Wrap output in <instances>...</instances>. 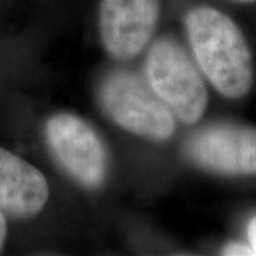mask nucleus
<instances>
[{
    "mask_svg": "<svg viewBox=\"0 0 256 256\" xmlns=\"http://www.w3.org/2000/svg\"><path fill=\"white\" fill-rule=\"evenodd\" d=\"M185 32L194 57L216 92L239 100L254 84V63L239 26L210 6H196L185 14Z\"/></svg>",
    "mask_w": 256,
    "mask_h": 256,
    "instance_id": "1",
    "label": "nucleus"
},
{
    "mask_svg": "<svg viewBox=\"0 0 256 256\" xmlns=\"http://www.w3.org/2000/svg\"><path fill=\"white\" fill-rule=\"evenodd\" d=\"M98 102L107 117L138 137L164 142L174 136L175 117L136 74L112 72L100 84Z\"/></svg>",
    "mask_w": 256,
    "mask_h": 256,
    "instance_id": "2",
    "label": "nucleus"
},
{
    "mask_svg": "<svg viewBox=\"0 0 256 256\" xmlns=\"http://www.w3.org/2000/svg\"><path fill=\"white\" fill-rule=\"evenodd\" d=\"M148 86L160 100L185 124H196L208 106L202 76L172 40L160 38L150 47L146 60Z\"/></svg>",
    "mask_w": 256,
    "mask_h": 256,
    "instance_id": "3",
    "label": "nucleus"
},
{
    "mask_svg": "<svg viewBox=\"0 0 256 256\" xmlns=\"http://www.w3.org/2000/svg\"><path fill=\"white\" fill-rule=\"evenodd\" d=\"M46 141L56 161L84 188L94 190L107 176V151L96 130L74 114L58 112L46 124Z\"/></svg>",
    "mask_w": 256,
    "mask_h": 256,
    "instance_id": "4",
    "label": "nucleus"
},
{
    "mask_svg": "<svg viewBox=\"0 0 256 256\" xmlns=\"http://www.w3.org/2000/svg\"><path fill=\"white\" fill-rule=\"evenodd\" d=\"M185 152L194 164L222 175H256V128L212 124L192 136Z\"/></svg>",
    "mask_w": 256,
    "mask_h": 256,
    "instance_id": "5",
    "label": "nucleus"
},
{
    "mask_svg": "<svg viewBox=\"0 0 256 256\" xmlns=\"http://www.w3.org/2000/svg\"><path fill=\"white\" fill-rule=\"evenodd\" d=\"M161 13V0H100L98 32L106 52L130 60L148 44Z\"/></svg>",
    "mask_w": 256,
    "mask_h": 256,
    "instance_id": "6",
    "label": "nucleus"
},
{
    "mask_svg": "<svg viewBox=\"0 0 256 256\" xmlns=\"http://www.w3.org/2000/svg\"><path fill=\"white\" fill-rule=\"evenodd\" d=\"M46 176L22 156L0 146V210L13 218H32L48 200Z\"/></svg>",
    "mask_w": 256,
    "mask_h": 256,
    "instance_id": "7",
    "label": "nucleus"
},
{
    "mask_svg": "<svg viewBox=\"0 0 256 256\" xmlns=\"http://www.w3.org/2000/svg\"><path fill=\"white\" fill-rule=\"evenodd\" d=\"M222 255H256L255 250L252 249L250 245H245V244H239V242H230L226 246L222 249Z\"/></svg>",
    "mask_w": 256,
    "mask_h": 256,
    "instance_id": "8",
    "label": "nucleus"
},
{
    "mask_svg": "<svg viewBox=\"0 0 256 256\" xmlns=\"http://www.w3.org/2000/svg\"><path fill=\"white\" fill-rule=\"evenodd\" d=\"M248 239H249V245L256 254V216L254 220H250L248 225Z\"/></svg>",
    "mask_w": 256,
    "mask_h": 256,
    "instance_id": "9",
    "label": "nucleus"
},
{
    "mask_svg": "<svg viewBox=\"0 0 256 256\" xmlns=\"http://www.w3.org/2000/svg\"><path fill=\"white\" fill-rule=\"evenodd\" d=\"M6 238H8V222H6L4 214L0 210V250L6 242Z\"/></svg>",
    "mask_w": 256,
    "mask_h": 256,
    "instance_id": "10",
    "label": "nucleus"
},
{
    "mask_svg": "<svg viewBox=\"0 0 256 256\" xmlns=\"http://www.w3.org/2000/svg\"><path fill=\"white\" fill-rule=\"evenodd\" d=\"M229 2L239 3V4H252V3H256V0H229Z\"/></svg>",
    "mask_w": 256,
    "mask_h": 256,
    "instance_id": "11",
    "label": "nucleus"
}]
</instances>
